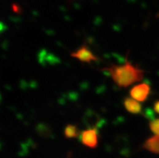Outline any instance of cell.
Masks as SVG:
<instances>
[{
	"label": "cell",
	"instance_id": "cell-8",
	"mask_svg": "<svg viewBox=\"0 0 159 158\" xmlns=\"http://www.w3.org/2000/svg\"><path fill=\"white\" fill-rule=\"evenodd\" d=\"M149 128L153 134L159 136V119H153L149 123Z\"/></svg>",
	"mask_w": 159,
	"mask_h": 158
},
{
	"label": "cell",
	"instance_id": "cell-3",
	"mask_svg": "<svg viewBox=\"0 0 159 158\" xmlns=\"http://www.w3.org/2000/svg\"><path fill=\"white\" fill-rule=\"evenodd\" d=\"M81 142L90 148H95L99 144L98 131L95 128H88L80 135Z\"/></svg>",
	"mask_w": 159,
	"mask_h": 158
},
{
	"label": "cell",
	"instance_id": "cell-7",
	"mask_svg": "<svg viewBox=\"0 0 159 158\" xmlns=\"http://www.w3.org/2000/svg\"><path fill=\"white\" fill-rule=\"evenodd\" d=\"M79 134V131L76 125L73 124H68L64 129V136L65 138L72 139L76 138Z\"/></svg>",
	"mask_w": 159,
	"mask_h": 158
},
{
	"label": "cell",
	"instance_id": "cell-5",
	"mask_svg": "<svg viewBox=\"0 0 159 158\" xmlns=\"http://www.w3.org/2000/svg\"><path fill=\"white\" fill-rule=\"evenodd\" d=\"M124 106L128 112L133 114V115H138V114L142 112V105L141 104V102L135 100L133 98H125L124 100Z\"/></svg>",
	"mask_w": 159,
	"mask_h": 158
},
{
	"label": "cell",
	"instance_id": "cell-4",
	"mask_svg": "<svg viewBox=\"0 0 159 158\" xmlns=\"http://www.w3.org/2000/svg\"><path fill=\"white\" fill-rule=\"evenodd\" d=\"M71 56L78 59L82 62L91 63L92 61H98V57L94 54V52L90 49L87 45L81 46L76 51L71 52Z\"/></svg>",
	"mask_w": 159,
	"mask_h": 158
},
{
	"label": "cell",
	"instance_id": "cell-9",
	"mask_svg": "<svg viewBox=\"0 0 159 158\" xmlns=\"http://www.w3.org/2000/svg\"><path fill=\"white\" fill-rule=\"evenodd\" d=\"M153 110H154L155 112L159 115V100H157L153 104Z\"/></svg>",
	"mask_w": 159,
	"mask_h": 158
},
{
	"label": "cell",
	"instance_id": "cell-6",
	"mask_svg": "<svg viewBox=\"0 0 159 158\" xmlns=\"http://www.w3.org/2000/svg\"><path fill=\"white\" fill-rule=\"evenodd\" d=\"M143 148L153 153L159 154V136L154 135L145 142Z\"/></svg>",
	"mask_w": 159,
	"mask_h": 158
},
{
	"label": "cell",
	"instance_id": "cell-1",
	"mask_svg": "<svg viewBox=\"0 0 159 158\" xmlns=\"http://www.w3.org/2000/svg\"><path fill=\"white\" fill-rule=\"evenodd\" d=\"M111 76L115 84L120 88H126L144 78V71L126 58L124 64L111 65L103 69Z\"/></svg>",
	"mask_w": 159,
	"mask_h": 158
},
{
	"label": "cell",
	"instance_id": "cell-2",
	"mask_svg": "<svg viewBox=\"0 0 159 158\" xmlns=\"http://www.w3.org/2000/svg\"><path fill=\"white\" fill-rule=\"evenodd\" d=\"M151 93L150 86L146 83L136 85L130 90V97L140 102H145Z\"/></svg>",
	"mask_w": 159,
	"mask_h": 158
}]
</instances>
